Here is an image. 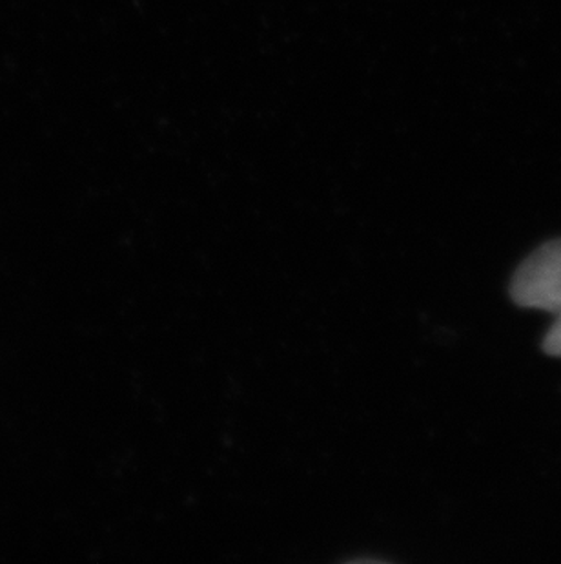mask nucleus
Wrapping results in <instances>:
<instances>
[{
	"mask_svg": "<svg viewBox=\"0 0 561 564\" xmlns=\"http://www.w3.org/2000/svg\"><path fill=\"white\" fill-rule=\"evenodd\" d=\"M508 293L525 310L554 314L561 310V238L547 241L519 263Z\"/></svg>",
	"mask_w": 561,
	"mask_h": 564,
	"instance_id": "f257e3e1",
	"label": "nucleus"
},
{
	"mask_svg": "<svg viewBox=\"0 0 561 564\" xmlns=\"http://www.w3.org/2000/svg\"><path fill=\"white\" fill-rule=\"evenodd\" d=\"M541 349L549 357L561 358V310L557 313V319L551 325V329L547 330L546 338L541 341Z\"/></svg>",
	"mask_w": 561,
	"mask_h": 564,
	"instance_id": "f03ea898",
	"label": "nucleus"
}]
</instances>
